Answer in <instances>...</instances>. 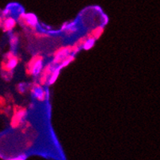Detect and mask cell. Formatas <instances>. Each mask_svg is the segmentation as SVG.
Instances as JSON below:
<instances>
[{
    "label": "cell",
    "instance_id": "cell-1",
    "mask_svg": "<svg viewBox=\"0 0 160 160\" xmlns=\"http://www.w3.org/2000/svg\"><path fill=\"white\" fill-rule=\"evenodd\" d=\"M44 67V56L40 54H34L26 66V72L30 77L38 78Z\"/></svg>",
    "mask_w": 160,
    "mask_h": 160
},
{
    "label": "cell",
    "instance_id": "cell-2",
    "mask_svg": "<svg viewBox=\"0 0 160 160\" xmlns=\"http://www.w3.org/2000/svg\"><path fill=\"white\" fill-rule=\"evenodd\" d=\"M17 20L18 21L21 26L24 27L26 30L31 31H36L38 27V20L35 15L31 13H26L22 11L17 16Z\"/></svg>",
    "mask_w": 160,
    "mask_h": 160
},
{
    "label": "cell",
    "instance_id": "cell-3",
    "mask_svg": "<svg viewBox=\"0 0 160 160\" xmlns=\"http://www.w3.org/2000/svg\"><path fill=\"white\" fill-rule=\"evenodd\" d=\"M29 90L31 96L34 99L40 102L45 101L48 96L47 91L43 88L42 85H40L38 81H33L31 84H30Z\"/></svg>",
    "mask_w": 160,
    "mask_h": 160
},
{
    "label": "cell",
    "instance_id": "cell-4",
    "mask_svg": "<svg viewBox=\"0 0 160 160\" xmlns=\"http://www.w3.org/2000/svg\"><path fill=\"white\" fill-rule=\"evenodd\" d=\"M69 54H72L71 44L68 45L61 46L57 49H55V51L53 54V59L51 61H52L54 65L58 66Z\"/></svg>",
    "mask_w": 160,
    "mask_h": 160
},
{
    "label": "cell",
    "instance_id": "cell-5",
    "mask_svg": "<svg viewBox=\"0 0 160 160\" xmlns=\"http://www.w3.org/2000/svg\"><path fill=\"white\" fill-rule=\"evenodd\" d=\"M27 109L23 107H18L16 111H15L13 115L12 120H11V126L13 128H16L22 126V124L26 123V119Z\"/></svg>",
    "mask_w": 160,
    "mask_h": 160
},
{
    "label": "cell",
    "instance_id": "cell-6",
    "mask_svg": "<svg viewBox=\"0 0 160 160\" xmlns=\"http://www.w3.org/2000/svg\"><path fill=\"white\" fill-rule=\"evenodd\" d=\"M57 65H54L52 61H50V62H49V63L45 64L44 65L41 73L38 77V81L39 82L40 85H41L42 86L48 85V81L49 79V77H50L53 71L55 69Z\"/></svg>",
    "mask_w": 160,
    "mask_h": 160
},
{
    "label": "cell",
    "instance_id": "cell-7",
    "mask_svg": "<svg viewBox=\"0 0 160 160\" xmlns=\"http://www.w3.org/2000/svg\"><path fill=\"white\" fill-rule=\"evenodd\" d=\"M80 29L79 27L77 25V22L75 21H72V22H66L63 24L62 27H61V31L63 32L65 36L68 37H73L74 35H77L79 32Z\"/></svg>",
    "mask_w": 160,
    "mask_h": 160
},
{
    "label": "cell",
    "instance_id": "cell-8",
    "mask_svg": "<svg viewBox=\"0 0 160 160\" xmlns=\"http://www.w3.org/2000/svg\"><path fill=\"white\" fill-rule=\"evenodd\" d=\"M104 31V27L103 25L96 26V27L92 28V29L88 30V32L86 34L87 38L89 39H94V40H98L101 37Z\"/></svg>",
    "mask_w": 160,
    "mask_h": 160
},
{
    "label": "cell",
    "instance_id": "cell-9",
    "mask_svg": "<svg viewBox=\"0 0 160 160\" xmlns=\"http://www.w3.org/2000/svg\"><path fill=\"white\" fill-rule=\"evenodd\" d=\"M17 24V18H14L12 16L7 17L3 19V22H2V29L5 32L7 33H11L14 30L15 26H16Z\"/></svg>",
    "mask_w": 160,
    "mask_h": 160
},
{
    "label": "cell",
    "instance_id": "cell-10",
    "mask_svg": "<svg viewBox=\"0 0 160 160\" xmlns=\"http://www.w3.org/2000/svg\"><path fill=\"white\" fill-rule=\"evenodd\" d=\"M18 42H19V38H18V34L11 32L10 34V45H11V50L15 52L17 47H18Z\"/></svg>",
    "mask_w": 160,
    "mask_h": 160
},
{
    "label": "cell",
    "instance_id": "cell-11",
    "mask_svg": "<svg viewBox=\"0 0 160 160\" xmlns=\"http://www.w3.org/2000/svg\"><path fill=\"white\" fill-rule=\"evenodd\" d=\"M61 68H60L58 65L55 68V69L53 71L52 74H51L50 77H49V81H48V86H50V85H54V83L56 82V81L58 80V77H59L60 75V72H61Z\"/></svg>",
    "mask_w": 160,
    "mask_h": 160
},
{
    "label": "cell",
    "instance_id": "cell-12",
    "mask_svg": "<svg viewBox=\"0 0 160 160\" xmlns=\"http://www.w3.org/2000/svg\"><path fill=\"white\" fill-rule=\"evenodd\" d=\"M74 60H75V55H73V54H69V55H68V56L67 57V58H65V59L64 60V61H62L59 65H58V66H59L61 68H65V67L68 66L70 63H72Z\"/></svg>",
    "mask_w": 160,
    "mask_h": 160
},
{
    "label": "cell",
    "instance_id": "cell-13",
    "mask_svg": "<svg viewBox=\"0 0 160 160\" xmlns=\"http://www.w3.org/2000/svg\"><path fill=\"white\" fill-rule=\"evenodd\" d=\"M30 88V85L25 82H21L17 85V90L20 94H24Z\"/></svg>",
    "mask_w": 160,
    "mask_h": 160
},
{
    "label": "cell",
    "instance_id": "cell-14",
    "mask_svg": "<svg viewBox=\"0 0 160 160\" xmlns=\"http://www.w3.org/2000/svg\"><path fill=\"white\" fill-rule=\"evenodd\" d=\"M34 38H36L37 40H42L49 37V34L40 32V31H34Z\"/></svg>",
    "mask_w": 160,
    "mask_h": 160
},
{
    "label": "cell",
    "instance_id": "cell-15",
    "mask_svg": "<svg viewBox=\"0 0 160 160\" xmlns=\"http://www.w3.org/2000/svg\"><path fill=\"white\" fill-rule=\"evenodd\" d=\"M95 41L96 40L89 39V38H88V40H87L86 42H85V45H84V46H83V49H84L85 50H88V49H92V47L94 46Z\"/></svg>",
    "mask_w": 160,
    "mask_h": 160
}]
</instances>
